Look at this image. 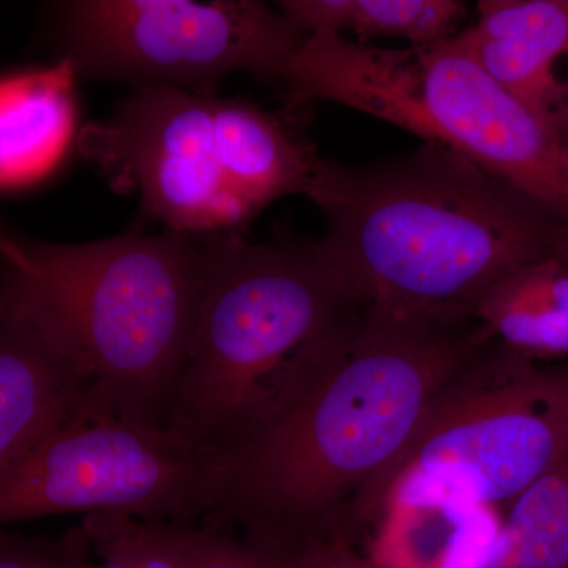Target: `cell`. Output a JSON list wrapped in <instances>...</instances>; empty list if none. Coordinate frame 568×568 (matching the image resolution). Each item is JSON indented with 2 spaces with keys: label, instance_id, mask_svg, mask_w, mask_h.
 Wrapping results in <instances>:
<instances>
[{
  "label": "cell",
  "instance_id": "6da1fadb",
  "mask_svg": "<svg viewBox=\"0 0 568 568\" xmlns=\"http://www.w3.org/2000/svg\"><path fill=\"white\" fill-rule=\"evenodd\" d=\"M491 342L474 317L357 306L312 346L276 405L215 458L219 503L201 525L239 528L267 558L313 541L357 547L366 493L448 381Z\"/></svg>",
  "mask_w": 568,
  "mask_h": 568
},
{
  "label": "cell",
  "instance_id": "7a4b0ae2",
  "mask_svg": "<svg viewBox=\"0 0 568 568\" xmlns=\"http://www.w3.org/2000/svg\"><path fill=\"white\" fill-rule=\"evenodd\" d=\"M306 196L351 298L390 315L473 317L493 286L568 245L566 213L439 145L368 166L321 159Z\"/></svg>",
  "mask_w": 568,
  "mask_h": 568
},
{
  "label": "cell",
  "instance_id": "3957f363",
  "mask_svg": "<svg viewBox=\"0 0 568 568\" xmlns=\"http://www.w3.org/2000/svg\"><path fill=\"white\" fill-rule=\"evenodd\" d=\"M203 274L200 235L54 245L0 220V317L55 355L93 413L168 428Z\"/></svg>",
  "mask_w": 568,
  "mask_h": 568
},
{
  "label": "cell",
  "instance_id": "277c9868",
  "mask_svg": "<svg viewBox=\"0 0 568 568\" xmlns=\"http://www.w3.org/2000/svg\"><path fill=\"white\" fill-rule=\"evenodd\" d=\"M200 237V294L168 428L215 459L276 405L310 347L358 305L317 241Z\"/></svg>",
  "mask_w": 568,
  "mask_h": 568
},
{
  "label": "cell",
  "instance_id": "5b68a950",
  "mask_svg": "<svg viewBox=\"0 0 568 568\" xmlns=\"http://www.w3.org/2000/svg\"><path fill=\"white\" fill-rule=\"evenodd\" d=\"M278 81L293 106L332 102L394 123L568 215V160L558 133L481 67L463 31L407 48L312 33Z\"/></svg>",
  "mask_w": 568,
  "mask_h": 568
},
{
  "label": "cell",
  "instance_id": "8992f818",
  "mask_svg": "<svg viewBox=\"0 0 568 568\" xmlns=\"http://www.w3.org/2000/svg\"><path fill=\"white\" fill-rule=\"evenodd\" d=\"M568 457V369L541 368L491 342L436 396L410 443L362 500L368 532L381 500L429 489L510 506Z\"/></svg>",
  "mask_w": 568,
  "mask_h": 568
},
{
  "label": "cell",
  "instance_id": "52a82bcc",
  "mask_svg": "<svg viewBox=\"0 0 568 568\" xmlns=\"http://www.w3.org/2000/svg\"><path fill=\"white\" fill-rule=\"evenodd\" d=\"M219 496L215 459L173 429L80 410L0 469V526L74 511L200 525Z\"/></svg>",
  "mask_w": 568,
  "mask_h": 568
},
{
  "label": "cell",
  "instance_id": "ba28073f",
  "mask_svg": "<svg viewBox=\"0 0 568 568\" xmlns=\"http://www.w3.org/2000/svg\"><path fill=\"white\" fill-rule=\"evenodd\" d=\"M78 77L215 97L226 74L278 81L305 33L256 0H74L59 7Z\"/></svg>",
  "mask_w": 568,
  "mask_h": 568
},
{
  "label": "cell",
  "instance_id": "9c48e42d",
  "mask_svg": "<svg viewBox=\"0 0 568 568\" xmlns=\"http://www.w3.org/2000/svg\"><path fill=\"white\" fill-rule=\"evenodd\" d=\"M216 97L136 89L106 121L78 133V151L114 192L178 234L242 233L256 213L224 174L215 138Z\"/></svg>",
  "mask_w": 568,
  "mask_h": 568
},
{
  "label": "cell",
  "instance_id": "30bf717a",
  "mask_svg": "<svg viewBox=\"0 0 568 568\" xmlns=\"http://www.w3.org/2000/svg\"><path fill=\"white\" fill-rule=\"evenodd\" d=\"M463 36L481 67L564 142L568 80L556 65L568 58V0H481Z\"/></svg>",
  "mask_w": 568,
  "mask_h": 568
},
{
  "label": "cell",
  "instance_id": "8fae6325",
  "mask_svg": "<svg viewBox=\"0 0 568 568\" xmlns=\"http://www.w3.org/2000/svg\"><path fill=\"white\" fill-rule=\"evenodd\" d=\"M503 526L497 508L429 489L384 497L366 534L383 568H488Z\"/></svg>",
  "mask_w": 568,
  "mask_h": 568
},
{
  "label": "cell",
  "instance_id": "7c38bea8",
  "mask_svg": "<svg viewBox=\"0 0 568 568\" xmlns=\"http://www.w3.org/2000/svg\"><path fill=\"white\" fill-rule=\"evenodd\" d=\"M73 63L0 78V189L29 185L52 173L77 125Z\"/></svg>",
  "mask_w": 568,
  "mask_h": 568
},
{
  "label": "cell",
  "instance_id": "4fadbf2b",
  "mask_svg": "<svg viewBox=\"0 0 568 568\" xmlns=\"http://www.w3.org/2000/svg\"><path fill=\"white\" fill-rule=\"evenodd\" d=\"M215 138L227 181L256 215L280 197L308 193L321 156L278 115L216 97Z\"/></svg>",
  "mask_w": 568,
  "mask_h": 568
},
{
  "label": "cell",
  "instance_id": "5bb4252c",
  "mask_svg": "<svg viewBox=\"0 0 568 568\" xmlns=\"http://www.w3.org/2000/svg\"><path fill=\"white\" fill-rule=\"evenodd\" d=\"M80 410L92 413L55 355L0 317V469Z\"/></svg>",
  "mask_w": 568,
  "mask_h": 568
},
{
  "label": "cell",
  "instance_id": "9a60e30c",
  "mask_svg": "<svg viewBox=\"0 0 568 568\" xmlns=\"http://www.w3.org/2000/svg\"><path fill=\"white\" fill-rule=\"evenodd\" d=\"M473 317L519 357H567L568 261L552 256L519 268L484 295Z\"/></svg>",
  "mask_w": 568,
  "mask_h": 568
},
{
  "label": "cell",
  "instance_id": "2e32d148",
  "mask_svg": "<svg viewBox=\"0 0 568 568\" xmlns=\"http://www.w3.org/2000/svg\"><path fill=\"white\" fill-rule=\"evenodd\" d=\"M278 10L305 36L351 32L357 43L399 39L409 47L452 39L467 14L458 0H283Z\"/></svg>",
  "mask_w": 568,
  "mask_h": 568
},
{
  "label": "cell",
  "instance_id": "e0dca14e",
  "mask_svg": "<svg viewBox=\"0 0 568 568\" xmlns=\"http://www.w3.org/2000/svg\"><path fill=\"white\" fill-rule=\"evenodd\" d=\"M488 568H568V457L507 507Z\"/></svg>",
  "mask_w": 568,
  "mask_h": 568
},
{
  "label": "cell",
  "instance_id": "ac0fdd59",
  "mask_svg": "<svg viewBox=\"0 0 568 568\" xmlns=\"http://www.w3.org/2000/svg\"><path fill=\"white\" fill-rule=\"evenodd\" d=\"M183 568H278L244 538L207 525H164Z\"/></svg>",
  "mask_w": 568,
  "mask_h": 568
},
{
  "label": "cell",
  "instance_id": "d6986e66",
  "mask_svg": "<svg viewBox=\"0 0 568 568\" xmlns=\"http://www.w3.org/2000/svg\"><path fill=\"white\" fill-rule=\"evenodd\" d=\"M268 559L278 568H383L343 541H313Z\"/></svg>",
  "mask_w": 568,
  "mask_h": 568
},
{
  "label": "cell",
  "instance_id": "ffe728a7",
  "mask_svg": "<svg viewBox=\"0 0 568 568\" xmlns=\"http://www.w3.org/2000/svg\"><path fill=\"white\" fill-rule=\"evenodd\" d=\"M81 526L89 541H91L93 558H97L95 568H134L133 564L126 559L121 548L110 537L91 528V526L84 525V523H81Z\"/></svg>",
  "mask_w": 568,
  "mask_h": 568
},
{
  "label": "cell",
  "instance_id": "44dd1931",
  "mask_svg": "<svg viewBox=\"0 0 568 568\" xmlns=\"http://www.w3.org/2000/svg\"><path fill=\"white\" fill-rule=\"evenodd\" d=\"M65 538V551L58 568H95L91 541L82 526L67 530Z\"/></svg>",
  "mask_w": 568,
  "mask_h": 568
},
{
  "label": "cell",
  "instance_id": "7402d4cb",
  "mask_svg": "<svg viewBox=\"0 0 568 568\" xmlns=\"http://www.w3.org/2000/svg\"><path fill=\"white\" fill-rule=\"evenodd\" d=\"M562 145H564V152H566V156L568 160V136L566 138V140H564Z\"/></svg>",
  "mask_w": 568,
  "mask_h": 568
},
{
  "label": "cell",
  "instance_id": "603a6c76",
  "mask_svg": "<svg viewBox=\"0 0 568 568\" xmlns=\"http://www.w3.org/2000/svg\"><path fill=\"white\" fill-rule=\"evenodd\" d=\"M562 257H566V260L568 261V245L567 248L564 250Z\"/></svg>",
  "mask_w": 568,
  "mask_h": 568
}]
</instances>
